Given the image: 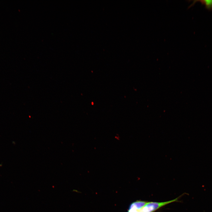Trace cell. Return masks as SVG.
Returning a JSON list of instances; mask_svg holds the SVG:
<instances>
[{"label":"cell","instance_id":"cell-1","mask_svg":"<svg viewBox=\"0 0 212 212\" xmlns=\"http://www.w3.org/2000/svg\"><path fill=\"white\" fill-rule=\"evenodd\" d=\"M178 198L170 201L158 202H147L145 206L140 210V212H153L161 207L169 203L176 201Z\"/></svg>","mask_w":212,"mask_h":212},{"label":"cell","instance_id":"cell-2","mask_svg":"<svg viewBox=\"0 0 212 212\" xmlns=\"http://www.w3.org/2000/svg\"><path fill=\"white\" fill-rule=\"evenodd\" d=\"M147 202L142 201H136L132 203L129 208H133L138 210L141 209Z\"/></svg>","mask_w":212,"mask_h":212},{"label":"cell","instance_id":"cell-3","mask_svg":"<svg viewBox=\"0 0 212 212\" xmlns=\"http://www.w3.org/2000/svg\"><path fill=\"white\" fill-rule=\"evenodd\" d=\"M197 2H200L202 5H204L206 9L210 11L212 10V0H201L194 1L191 5Z\"/></svg>","mask_w":212,"mask_h":212}]
</instances>
